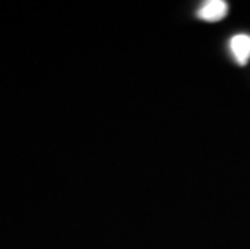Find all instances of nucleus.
Listing matches in <instances>:
<instances>
[{
  "mask_svg": "<svg viewBox=\"0 0 250 249\" xmlns=\"http://www.w3.org/2000/svg\"><path fill=\"white\" fill-rule=\"evenodd\" d=\"M229 49L239 65H247L250 60V34H236L229 41Z\"/></svg>",
  "mask_w": 250,
  "mask_h": 249,
  "instance_id": "nucleus-2",
  "label": "nucleus"
},
{
  "mask_svg": "<svg viewBox=\"0 0 250 249\" xmlns=\"http://www.w3.org/2000/svg\"><path fill=\"white\" fill-rule=\"evenodd\" d=\"M228 15V2L223 0H208L200 5L197 17L204 21H220Z\"/></svg>",
  "mask_w": 250,
  "mask_h": 249,
  "instance_id": "nucleus-1",
  "label": "nucleus"
}]
</instances>
